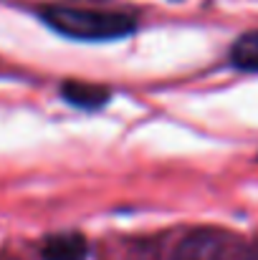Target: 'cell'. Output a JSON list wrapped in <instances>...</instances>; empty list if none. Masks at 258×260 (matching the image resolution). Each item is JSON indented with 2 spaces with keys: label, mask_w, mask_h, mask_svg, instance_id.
<instances>
[{
  "label": "cell",
  "mask_w": 258,
  "mask_h": 260,
  "mask_svg": "<svg viewBox=\"0 0 258 260\" xmlns=\"http://www.w3.org/2000/svg\"><path fill=\"white\" fill-rule=\"evenodd\" d=\"M41 20L71 41H119L137 30V20L122 10L84 8V5H46L38 10Z\"/></svg>",
  "instance_id": "obj_1"
},
{
  "label": "cell",
  "mask_w": 258,
  "mask_h": 260,
  "mask_svg": "<svg viewBox=\"0 0 258 260\" xmlns=\"http://www.w3.org/2000/svg\"><path fill=\"white\" fill-rule=\"evenodd\" d=\"M223 248H225V238L220 233L197 230L180 243L175 260H220Z\"/></svg>",
  "instance_id": "obj_2"
},
{
  "label": "cell",
  "mask_w": 258,
  "mask_h": 260,
  "mask_svg": "<svg viewBox=\"0 0 258 260\" xmlns=\"http://www.w3.org/2000/svg\"><path fill=\"white\" fill-rule=\"evenodd\" d=\"M61 99L69 106L84 109V111H96L104 109L111 99V91L101 84H89V81H66L61 86Z\"/></svg>",
  "instance_id": "obj_3"
},
{
  "label": "cell",
  "mask_w": 258,
  "mask_h": 260,
  "mask_svg": "<svg viewBox=\"0 0 258 260\" xmlns=\"http://www.w3.org/2000/svg\"><path fill=\"white\" fill-rule=\"evenodd\" d=\"M89 243L81 233H59L43 240L41 260H86Z\"/></svg>",
  "instance_id": "obj_4"
},
{
  "label": "cell",
  "mask_w": 258,
  "mask_h": 260,
  "mask_svg": "<svg viewBox=\"0 0 258 260\" xmlns=\"http://www.w3.org/2000/svg\"><path fill=\"white\" fill-rule=\"evenodd\" d=\"M228 61L233 69L243 74H258V30H246L233 41L228 51Z\"/></svg>",
  "instance_id": "obj_5"
},
{
  "label": "cell",
  "mask_w": 258,
  "mask_h": 260,
  "mask_svg": "<svg viewBox=\"0 0 258 260\" xmlns=\"http://www.w3.org/2000/svg\"><path fill=\"white\" fill-rule=\"evenodd\" d=\"M256 260H258V258H256Z\"/></svg>",
  "instance_id": "obj_6"
}]
</instances>
